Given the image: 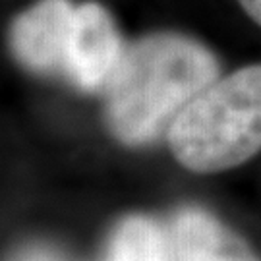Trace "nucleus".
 Masks as SVG:
<instances>
[{
	"label": "nucleus",
	"mask_w": 261,
	"mask_h": 261,
	"mask_svg": "<svg viewBox=\"0 0 261 261\" xmlns=\"http://www.w3.org/2000/svg\"><path fill=\"white\" fill-rule=\"evenodd\" d=\"M219 77L211 48L180 33H151L124 47L105 85V118L126 145L157 140Z\"/></svg>",
	"instance_id": "f257e3e1"
},
{
	"label": "nucleus",
	"mask_w": 261,
	"mask_h": 261,
	"mask_svg": "<svg viewBox=\"0 0 261 261\" xmlns=\"http://www.w3.org/2000/svg\"><path fill=\"white\" fill-rule=\"evenodd\" d=\"M176 161L194 172H221L261 151V64L217 77L168 128Z\"/></svg>",
	"instance_id": "f03ea898"
},
{
	"label": "nucleus",
	"mask_w": 261,
	"mask_h": 261,
	"mask_svg": "<svg viewBox=\"0 0 261 261\" xmlns=\"http://www.w3.org/2000/svg\"><path fill=\"white\" fill-rule=\"evenodd\" d=\"M124 45L111 12L99 2L75 6L64 74L85 91L105 89L120 62Z\"/></svg>",
	"instance_id": "7ed1b4c3"
},
{
	"label": "nucleus",
	"mask_w": 261,
	"mask_h": 261,
	"mask_svg": "<svg viewBox=\"0 0 261 261\" xmlns=\"http://www.w3.org/2000/svg\"><path fill=\"white\" fill-rule=\"evenodd\" d=\"M74 10L70 0H37L23 10L10 25L14 58L37 74L64 72Z\"/></svg>",
	"instance_id": "20e7f679"
},
{
	"label": "nucleus",
	"mask_w": 261,
	"mask_h": 261,
	"mask_svg": "<svg viewBox=\"0 0 261 261\" xmlns=\"http://www.w3.org/2000/svg\"><path fill=\"white\" fill-rule=\"evenodd\" d=\"M172 248L178 261H257L238 236L197 209L176 217Z\"/></svg>",
	"instance_id": "39448f33"
},
{
	"label": "nucleus",
	"mask_w": 261,
	"mask_h": 261,
	"mask_svg": "<svg viewBox=\"0 0 261 261\" xmlns=\"http://www.w3.org/2000/svg\"><path fill=\"white\" fill-rule=\"evenodd\" d=\"M165 232L151 219L132 217L112 236L105 261H172Z\"/></svg>",
	"instance_id": "423d86ee"
},
{
	"label": "nucleus",
	"mask_w": 261,
	"mask_h": 261,
	"mask_svg": "<svg viewBox=\"0 0 261 261\" xmlns=\"http://www.w3.org/2000/svg\"><path fill=\"white\" fill-rule=\"evenodd\" d=\"M238 4L242 6L246 16L261 28V0H238Z\"/></svg>",
	"instance_id": "0eeeda50"
},
{
	"label": "nucleus",
	"mask_w": 261,
	"mask_h": 261,
	"mask_svg": "<svg viewBox=\"0 0 261 261\" xmlns=\"http://www.w3.org/2000/svg\"><path fill=\"white\" fill-rule=\"evenodd\" d=\"M16 261H62L58 255L47 252V250H31V252L21 253Z\"/></svg>",
	"instance_id": "6e6552de"
}]
</instances>
